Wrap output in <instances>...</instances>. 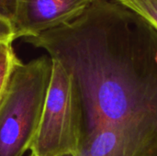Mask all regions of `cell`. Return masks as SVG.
Wrapping results in <instances>:
<instances>
[{
    "instance_id": "cell-9",
    "label": "cell",
    "mask_w": 157,
    "mask_h": 156,
    "mask_svg": "<svg viewBox=\"0 0 157 156\" xmlns=\"http://www.w3.org/2000/svg\"><path fill=\"white\" fill-rule=\"evenodd\" d=\"M54 156H77L76 153H64V154H57Z\"/></svg>"
},
{
    "instance_id": "cell-8",
    "label": "cell",
    "mask_w": 157,
    "mask_h": 156,
    "mask_svg": "<svg viewBox=\"0 0 157 156\" xmlns=\"http://www.w3.org/2000/svg\"><path fill=\"white\" fill-rule=\"evenodd\" d=\"M16 40L11 22L0 17V42H13Z\"/></svg>"
},
{
    "instance_id": "cell-5",
    "label": "cell",
    "mask_w": 157,
    "mask_h": 156,
    "mask_svg": "<svg viewBox=\"0 0 157 156\" xmlns=\"http://www.w3.org/2000/svg\"><path fill=\"white\" fill-rule=\"evenodd\" d=\"M19 61L13 50L12 42H0V103L13 70Z\"/></svg>"
},
{
    "instance_id": "cell-6",
    "label": "cell",
    "mask_w": 157,
    "mask_h": 156,
    "mask_svg": "<svg viewBox=\"0 0 157 156\" xmlns=\"http://www.w3.org/2000/svg\"><path fill=\"white\" fill-rule=\"evenodd\" d=\"M132 10L157 30V0H116Z\"/></svg>"
},
{
    "instance_id": "cell-7",
    "label": "cell",
    "mask_w": 157,
    "mask_h": 156,
    "mask_svg": "<svg viewBox=\"0 0 157 156\" xmlns=\"http://www.w3.org/2000/svg\"><path fill=\"white\" fill-rule=\"evenodd\" d=\"M18 0H0V17L12 23L16 16Z\"/></svg>"
},
{
    "instance_id": "cell-2",
    "label": "cell",
    "mask_w": 157,
    "mask_h": 156,
    "mask_svg": "<svg viewBox=\"0 0 157 156\" xmlns=\"http://www.w3.org/2000/svg\"><path fill=\"white\" fill-rule=\"evenodd\" d=\"M52 72L50 56L13 70L0 103V156H22L35 139Z\"/></svg>"
},
{
    "instance_id": "cell-10",
    "label": "cell",
    "mask_w": 157,
    "mask_h": 156,
    "mask_svg": "<svg viewBox=\"0 0 157 156\" xmlns=\"http://www.w3.org/2000/svg\"><path fill=\"white\" fill-rule=\"evenodd\" d=\"M29 156H35V155H33L32 154H30V155H29Z\"/></svg>"
},
{
    "instance_id": "cell-1",
    "label": "cell",
    "mask_w": 157,
    "mask_h": 156,
    "mask_svg": "<svg viewBox=\"0 0 157 156\" xmlns=\"http://www.w3.org/2000/svg\"><path fill=\"white\" fill-rule=\"evenodd\" d=\"M24 40L69 74L80 141L110 128L157 145V30L144 18L116 0H93L71 22Z\"/></svg>"
},
{
    "instance_id": "cell-4",
    "label": "cell",
    "mask_w": 157,
    "mask_h": 156,
    "mask_svg": "<svg viewBox=\"0 0 157 156\" xmlns=\"http://www.w3.org/2000/svg\"><path fill=\"white\" fill-rule=\"evenodd\" d=\"M93 0H18L13 28L16 39L38 36L79 17Z\"/></svg>"
},
{
    "instance_id": "cell-3",
    "label": "cell",
    "mask_w": 157,
    "mask_h": 156,
    "mask_svg": "<svg viewBox=\"0 0 157 156\" xmlns=\"http://www.w3.org/2000/svg\"><path fill=\"white\" fill-rule=\"evenodd\" d=\"M80 143V118L72 79L60 63L52 60L50 86L30 147L35 156L76 153Z\"/></svg>"
}]
</instances>
